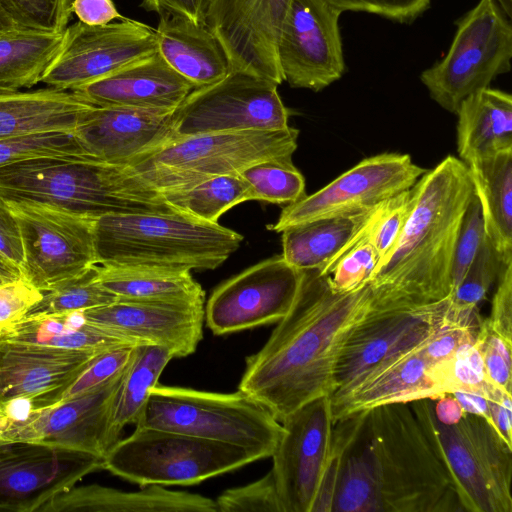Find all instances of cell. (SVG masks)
Returning <instances> with one entry per match:
<instances>
[{"label":"cell","mask_w":512,"mask_h":512,"mask_svg":"<svg viewBox=\"0 0 512 512\" xmlns=\"http://www.w3.org/2000/svg\"><path fill=\"white\" fill-rule=\"evenodd\" d=\"M19 26L15 23V21L10 17V15L5 11V9L0 5V35L9 32Z\"/></svg>","instance_id":"cell-62"},{"label":"cell","mask_w":512,"mask_h":512,"mask_svg":"<svg viewBox=\"0 0 512 512\" xmlns=\"http://www.w3.org/2000/svg\"><path fill=\"white\" fill-rule=\"evenodd\" d=\"M9 91H16V90H10V89H6V88L0 87V93H2V92H9Z\"/></svg>","instance_id":"cell-64"},{"label":"cell","mask_w":512,"mask_h":512,"mask_svg":"<svg viewBox=\"0 0 512 512\" xmlns=\"http://www.w3.org/2000/svg\"><path fill=\"white\" fill-rule=\"evenodd\" d=\"M341 13L326 0H291L277 56L283 80L292 88L319 92L345 73Z\"/></svg>","instance_id":"cell-17"},{"label":"cell","mask_w":512,"mask_h":512,"mask_svg":"<svg viewBox=\"0 0 512 512\" xmlns=\"http://www.w3.org/2000/svg\"><path fill=\"white\" fill-rule=\"evenodd\" d=\"M42 296L43 292L22 278L0 284V336L7 327L24 318Z\"/></svg>","instance_id":"cell-52"},{"label":"cell","mask_w":512,"mask_h":512,"mask_svg":"<svg viewBox=\"0 0 512 512\" xmlns=\"http://www.w3.org/2000/svg\"><path fill=\"white\" fill-rule=\"evenodd\" d=\"M291 0H209L205 24L220 42L231 71L280 85L277 46Z\"/></svg>","instance_id":"cell-20"},{"label":"cell","mask_w":512,"mask_h":512,"mask_svg":"<svg viewBox=\"0 0 512 512\" xmlns=\"http://www.w3.org/2000/svg\"><path fill=\"white\" fill-rule=\"evenodd\" d=\"M156 51L155 30L135 20L101 26L79 21L64 30L61 48L41 82L73 91Z\"/></svg>","instance_id":"cell-14"},{"label":"cell","mask_w":512,"mask_h":512,"mask_svg":"<svg viewBox=\"0 0 512 512\" xmlns=\"http://www.w3.org/2000/svg\"><path fill=\"white\" fill-rule=\"evenodd\" d=\"M364 432L378 469L384 512L463 511L452 478L409 403L369 410Z\"/></svg>","instance_id":"cell-5"},{"label":"cell","mask_w":512,"mask_h":512,"mask_svg":"<svg viewBox=\"0 0 512 512\" xmlns=\"http://www.w3.org/2000/svg\"><path fill=\"white\" fill-rule=\"evenodd\" d=\"M504 267L497 251L486 237L465 276L447 297V315L467 323L480 322L483 318L479 305L498 280Z\"/></svg>","instance_id":"cell-39"},{"label":"cell","mask_w":512,"mask_h":512,"mask_svg":"<svg viewBox=\"0 0 512 512\" xmlns=\"http://www.w3.org/2000/svg\"><path fill=\"white\" fill-rule=\"evenodd\" d=\"M512 25L495 0L479 2L456 22L445 56L422 71L430 98L456 114L470 95L511 70Z\"/></svg>","instance_id":"cell-10"},{"label":"cell","mask_w":512,"mask_h":512,"mask_svg":"<svg viewBox=\"0 0 512 512\" xmlns=\"http://www.w3.org/2000/svg\"><path fill=\"white\" fill-rule=\"evenodd\" d=\"M447 308V307H446ZM481 324L465 323L445 317L422 347V352L430 365H436L451 358L460 348L477 340Z\"/></svg>","instance_id":"cell-50"},{"label":"cell","mask_w":512,"mask_h":512,"mask_svg":"<svg viewBox=\"0 0 512 512\" xmlns=\"http://www.w3.org/2000/svg\"><path fill=\"white\" fill-rule=\"evenodd\" d=\"M215 505L216 512H283L271 470L255 482L227 489Z\"/></svg>","instance_id":"cell-46"},{"label":"cell","mask_w":512,"mask_h":512,"mask_svg":"<svg viewBox=\"0 0 512 512\" xmlns=\"http://www.w3.org/2000/svg\"><path fill=\"white\" fill-rule=\"evenodd\" d=\"M477 342L480 347L487 380L493 386L511 393L512 343L492 332L483 319Z\"/></svg>","instance_id":"cell-51"},{"label":"cell","mask_w":512,"mask_h":512,"mask_svg":"<svg viewBox=\"0 0 512 512\" xmlns=\"http://www.w3.org/2000/svg\"><path fill=\"white\" fill-rule=\"evenodd\" d=\"M97 264L174 271L213 270L243 235L180 214H117L94 221Z\"/></svg>","instance_id":"cell-4"},{"label":"cell","mask_w":512,"mask_h":512,"mask_svg":"<svg viewBox=\"0 0 512 512\" xmlns=\"http://www.w3.org/2000/svg\"><path fill=\"white\" fill-rule=\"evenodd\" d=\"M239 174L248 182L252 200L287 206L306 195L305 179L293 161H263Z\"/></svg>","instance_id":"cell-41"},{"label":"cell","mask_w":512,"mask_h":512,"mask_svg":"<svg viewBox=\"0 0 512 512\" xmlns=\"http://www.w3.org/2000/svg\"><path fill=\"white\" fill-rule=\"evenodd\" d=\"M277 87L266 79L235 71L196 87L173 112V139L215 132L286 129L290 111Z\"/></svg>","instance_id":"cell-11"},{"label":"cell","mask_w":512,"mask_h":512,"mask_svg":"<svg viewBox=\"0 0 512 512\" xmlns=\"http://www.w3.org/2000/svg\"><path fill=\"white\" fill-rule=\"evenodd\" d=\"M434 412L436 418L446 425L458 422L464 414L460 403L452 393L434 399Z\"/></svg>","instance_id":"cell-58"},{"label":"cell","mask_w":512,"mask_h":512,"mask_svg":"<svg viewBox=\"0 0 512 512\" xmlns=\"http://www.w3.org/2000/svg\"><path fill=\"white\" fill-rule=\"evenodd\" d=\"M71 11L79 21L90 26H101L115 19H124L112 0H73Z\"/></svg>","instance_id":"cell-57"},{"label":"cell","mask_w":512,"mask_h":512,"mask_svg":"<svg viewBox=\"0 0 512 512\" xmlns=\"http://www.w3.org/2000/svg\"><path fill=\"white\" fill-rule=\"evenodd\" d=\"M0 256L19 269L23 262V249L18 224L7 202L0 196Z\"/></svg>","instance_id":"cell-55"},{"label":"cell","mask_w":512,"mask_h":512,"mask_svg":"<svg viewBox=\"0 0 512 512\" xmlns=\"http://www.w3.org/2000/svg\"><path fill=\"white\" fill-rule=\"evenodd\" d=\"M123 373L76 397L36 409L25 421L5 428L0 443L38 442L104 458L120 440L113 429L112 408Z\"/></svg>","instance_id":"cell-19"},{"label":"cell","mask_w":512,"mask_h":512,"mask_svg":"<svg viewBox=\"0 0 512 512\" xmlns=\"http://www.w3.org/2000/svg\"><path fill=\"white\" fill-rule=\"evenodd\" d=\"M387 202L284 229L282 257L299 270H318L329 275L338 259L370 233Z\"/></svg>","instance_id":"cell-27"},{"label":"cell","mask_w":512,"mask_h":512,"mask_svg":"<svg viewBox=\"0 0 512 512\" xmlns=\"http://www.w3.org/2000/svg\"><path fill=\"white\" fill-rule=\"evenodd\" d=\"M134 349L135 346H120L98 353L61 394L58 402L76 397L122 374L133 358Z\"/></svg>","instance_id":"cell-47"},{"label":"cell","mask_w":512,"mask_h":512,"mask_svg":"<svg viewBox=\"0 0 512 512\" xmlns=\"http://www.w3.org/2000/svg\"><path fill=\"white\" fill-rule=\"evenodd\" d=\"M259 459L257 453L238 446L135 426L105 455L103 469L141 487L193 485Z\"/></svg>","instance_id":"cell-9"},{"label":"cell","mask_w":512,"mask_h":512,"mask_svg":"<svg viewBox=\"0 0 512 512\" xmlns=\"http://www.w3.org/2000/svg\"><path fill=\"white\" fill-rule=\"evenodd\" d=\"M0 339L93 352H102L120 346H136L121 336L88 322L83 317L82 311L25 316L7 327Z\"/></svg>","instance_id":"cell-33"},{"label":"cell","mask_w":512,"mask_h":512,"mask_svg":"<svg viewBox=\"0 0 512 512\" xmlns=\"http://www.w3.org/2000/svg\"><path fill=\"white\" fill-rule=\"evenodd\" d=\"M118 298L98 281V264L49 291L26 316H46L85 311L115 302Z\"/></svg>","instance_id":"cell-40"},{"label":"cell","mask_w":512,"mask_h":512,"mask_svg":"<svg viewBox=\"0 0 512 512\" xmlns=\"http://www.w3.org/2000/svg\"><path fill=\"white\" fill-rule=\"evenodd\" d=\"M424 345V344H423ZM422 346L407 351L330 395L333 421L378 406L444 395Z\"/></svg>","instance_id":"cell-26"},{"label":"cell","mask_w":512,"mask_h":512,"mask_svg":"<svg viewBox=\"0 0 512 512\" xmlns=\"http://www.w3.org/2000/svg\"><path fill=\"white\" fill-rule=\"evenodd\" d=\"M452 394L464 412L481 415L490 422L487 400L483 395L468 391H456Z\"/></svg>","instance_id":"cell-59"},{"label":"cell","mask_w":512,"mask_h":512,"mask_svg":"<svg viewBox=\"0 0 512 512\" xmlns=\"http://www.w3.org/2000/svg\"><path fill=\"white\" fill-rule=\"evenodd\" d=\"M299 130L215 132L173 139L128 164L161 192L207 177L239 174L263 161H292Z\"/></svg>","instance_id":"cell-8"},{"label":"cell","mask_w":512,"mask_h":512,"mask_svg":"<svg viewBox=\"0 0 512 512\" xmlns=\"http://www.w3.org/2000/svg\"><path fill=\"white\" fill-rule=\"evenodd\" d=\"M98 353L0 339V402L24 396L37 409L55 405Z\"/></svg>","instance_id":"cell-23"},{"label":"cell","mask_w":512,"mask_h":512,"mask_svg":"<svg viewBox=\"0 0 512 512\" xmlns=\"http://www.w3.org/2000/svg\"><path fill=\"white\" fill-rule=\"evenodd\" d=\"M209 0H142L141 6L159 15L183 17L197 24H205Z\"/></svg>","instance_id":"cell-56"},{"label":"cell","mask_w":512,"mask_h":512,"mask_svg":"<svg viewBox=\"0 0 512 512\" xmlns=\"http://www.w3.org/2000/svg\"><path fill=\"white\" fill-rule=\"evenodd\" d=\"M162 193L180 213L207 223H218L226 211L252 200L250 186L240 174L207 177Z\"/></svg>","instance_id":"cell-38"},{"label":"cell","mask_w":512,"mask_h":512,"mask_svg":"<svg viewBox=\"0 0 512 512\" xmlns=\"http://www.w3.org/2000/svg\"><path fill=\"white\" fill-rule=\"evenodd\" d=\"M22 242L21 278L41 292L97 264L94 221L44 204L6 201Z\"/></svg>","instance_id":"cell-12"},{"label":"cell","mask_w":512,"mask_h":512,"mask_svg":"<svg viewBox=\"0 0 512 512\" xmlns=\"http://www.w3.org/2000/svg\"><path fill=\"white\" fill-rule=\"evenodd\" d=\"M71 0H0V5L21 28L64 32Z\"/></svg>","instance_id":"cell-44"},{"label":"cell","mask_w":512,"mask_h":512,"mask_svg":"<svg viewBox=\"0 0 512 512\" xmlns=\"http://www.w3.org/2000/svg\"><path fill=\"white\" fill-rule=\"evenodd\" d=\"M446 307L447 298L410 310L370 311L342 344L333 393L425 344L441 325Z\"/></svg>","instance_id":"cell-21"},{"label":"cell","mask_w":512,"mask_h":512,"mask_svg":"<svg viewBox=\"0 0 512 512\" xmlns=\"http://www.w3.org/2000/svg\"><path fill=\"white\" fill-rule=\"evenodd\" d=\"M103 460L38 442L0 443V512H38L54 496L103 469Z\"/></svg>","instance_id":"cell-15"},{"label":"cell","mask_w":512,"mask_h":512,"mask_svg":"<svg viewBox=\"0 0 512 512\" xmlns=\"http://www.w3.org/2000/svg\"><path fill=\"white\" fill-rule=\"evenodd\" d=\"M304 270L282 255L259 262L214 289L204 319L214 335L278 323L292 307Z\"/></svg>","instance_id":"cell-16"},{"label":"cell","mask_w":512,"mask_h":512,"mask_svg":"<svg viewBox=\"0 0 512 512\" xmlns=\"http://www.w3.org/2000/svg\"><path fill=\"white\" fill-rule=\"evenodd\" d=\"M95 105L74 91L53 87L0 93V139L74 132Z\"/></svg>","instance_id":"cell-29"},{"label":"cell","mask_w":512,"mask_h":512,"mask_svg":"<svg viewBox=\"0 0 512 512\" xmlns=\"http://www.w3.org/2000/svg\"><path fill=\"white\" fill-rule=\"evenodd\" d=\"M485 234L501 263H512V149L468 162Z\"/></svg>","instance_id":"cell-32"},{"label":"cell","mask_w":512,"mask_h":512,"mask_svg":"<svg viewBox=\"0 0 512 512\" xmlns=\"http://www.w3.org/2000/svg\"><path fill=\"white\" fill-rule=\"evenodd\" d=\"M456 115L457 151L465 164L512 149V96L487 87L460 105Z\"/></svg>","instance_id":"cell-31"},{"label":"cell","mask_w":512,"mask_h":512,"mask_svg":"<svg viewBox=\"0 0 512 512\" xmlns=\"http://www.w3.org/2000/svg\"><path fill=\"white\" fill-rule=\"evenodd\" d=\"M412 192L406 225L368 282L371 311L410 310L452 293L456 242L474 195L469 169L449 155L427 170Z\"/></svg>","instance_id":"cell-2"},{"label":"cell","mask_w":512,"mask_h":512,"mask_svg":"<svg viewBox=\"0 0 512 512\" xmlns=\"http://www.w3.org/2000/svg\"><path fill=\"white\" fill-rule=\"evenodd\" d=\"M174 358L167 349L152 345L135 346L133 358L124 371L112 408V425L118 435L127 425H136L151 389L167 364Z\"/></svg>","instance_id":"cell-36"},{"label":"cell","mask_w":512,"mask_h":512,"mask_svg":"<svg viewBox=\"0 0 512 512\" xmlns=\"http://www.w3.org/2000/svg\"><path fill=\"white\" fill-rule=\"evenodd\" d=\"M485 239L481 207L474 193L463 216L456 242L452 266V292L465 276Z\"/></svg>","instance_id":"cell-48"},{"label":"cell","mask_w":512,"mask_h":512,"mask_svg":"<svg viewBox=\"0 0 512 512\" xmlns=\"http://www.w3.org/2000/svg\"><path fill=\"white\" fill-rule=\"evenodd\" d=\"M371 311L369 285L340 292L328 275L304 270L296 299L265 345L246 358L238 390L281 422L335 390V368L350 331Z\"/></svg>","instance_id":"cell-1"},{"label":"cell","mask_w":512,"mask_h":512,"mask_svg":"<svg viewBox=\"0 0 512 512\" xmlns=\"http://www.w3.org/2000/svg\"><path fill=\"white\" fill-rule=\"evenodd\" d=\"M63 42V32L15 28L0 35V87L30 88L41 79Z\"/></svg>","instance_id":"cell-35"},{"label":"cell","mask_w":512,"mask_h":512,"mask_svg":"<svg viewBox=\"0 0 512 512\" xmlns=\"http://www.w3.org/2000/svg\"><path fill=\"white\" fill-rule=\"evenodd\" d=\"M330 396L301 406L280 423L281 437L271 455L283 512H310L330 450L333 427Z\"/></svg>","instance_id":"cell-18"},{"label":"cell","mask_w":512,"mask_h":512,"mask_svg":"<svg viewBox=\"0 0 512 512\" xmlns=\"http://www.w3.org/2000/svg\"><path fill=\"white\" fill-rule=\"evenodd\" d=\"M155 38L163 60L195 87L216 82L231 72L220 42L206 24L163 14Z\"/></svg>","instance_id":"cell-30"},{"label":"cell","mask_w":512,"mask_h":512,"mask_svg":"<svg viewBox=\"0 0 512 512\" xmlns=\"http://www.w3.org/2000/svg\"><path fill=\"white\" fill-rule=\"evenodd\" d=\"M412 206V188L389 199L383 213L368 234V239L380 256V264L395 247L409 218Z\"/></svg>","instance_id":"cell-49"},{"label":"cell","mask_w":512,"mask_h":512,"mask_svg":"<svg viewBox=\"0 0 512 512\" xmlns=\"http://www.w3.org/2000/svg\"><path fill=\"white\" fill-rule=\"evenodd\" d=\"M0 196L92 220L117 214L184 215L132 166L90 157H37L2 166Z\"/></svg>","instance_id":"cell-3"},{"label":"cell","mask_w":512,"mask_h":512,"mask_svg":"<svg viewBox=\"0 0 512 512\" xmlns=\"http://www.w3.org/2000/svg\"><path fill=\"white\" fill-rule=\"evenodd\" d=\"M135 426L173 431L271 457L282 424L241 391L216 393L156 385Z\"/></svg>","instance_id":"cell-7"},{"label":"cell","mask_w":512,"mask_h":512,"mask_svg":"<svg viewBox=\"0 0 512 512\" xmlns=\"http://www.w3.org/2000/svg\"><path fill=\"white\" fill-rule=\"evenodd\" d=\"M490 423L495 431L512 449V396L511 393L492 386L485 395Z\"/></svg>","instance_id":"cell-54"},{"label":"cell","mask_w":512,"mask_h":512,"mask_svg":"<svg viewBox=\"0 0 512 512\" xmlns=\"http://www.w3.org/2000/svg\"><path fill=\"white\" fill-rule=\"evenodd\" d=\"M204 306L189 303L117 299L82 311L88 322L138 345L161 346L174 356L195 352L203 337Z\"/></svg>","instance_id":"cell-22"},{"label":"cell","mask_w":512,"mask_h":512,"mask_svg":"<svg viewBox=\"0 0 512 512\" xmlns=\"http://www.w3.org/2000/svg\"><path fill=\"white\" fill-rule=\"evenodd\" d=\"M330 4L334 5L342 12L354 11V12H367V7L363 0H326ZM368 13V12H367Z\"/></svg>","instance_id":"cell-61"},{"label":"cell","mask_w":512,"mask_h":512,"mask_svg":"<svg viewBox=\"0 0 512 512\" xmlns=\"http://www.w3.org/2000/svg\"><path fill=\"white\" fill-rule=\"evenodd\" d=\"M37 157L90 156L85 153L73 132H48L0 139V167Z\"/></svg>","instance_id":"cell-43"},{"label":"cell","mask_w":512,"mask_h":512,"mask_svg":"<svg viewBox=\"0 0 512 512\" xmlns=\"http://www.w3.org/2000/svg\"><path fill=\"white\" fill-rule=\"evenodd\" d=\"M172 113L94 106L74 130L85 153L130 164L173 140Z\"/></svg>","instance_id":"cell-24"},{"label":"cell","mask_w":512,"mask_h":512,"mask_svg":"<svg viewBox=\"0 0 512 512\" xmlns=\"http://www.w3.org/2000/svg\"><path fill=\"white\" fill-rule=\"evenodd\" d=\"M98 281L118 299L205 303V292L190 271L98 264Z\"/></svg>","instance_id":"cell-34"},{"label":"cell","mask_w":512,"mask_h":512,"mask_svg":"<svg viewBox=\"0 0 512 512\" xmlns=\"http://www.w3.org/2000/svg\"><path fill=\"white\" fill-rule=\"evenodd\" d=\"M38 512H216L215 500L200 494L146 485L125 492L91 484L73 487L47 501Z\"/></svg>","instance_id":"cell-28"},{"label":"cell","mask_w":512,"mask_h":512,"mask_svg":"<svg viewBox=\"0 0 512 512\" xmlns=\"http://www.w3.org/2000/svg\"><path fill=\"white\" fill-rule=\"evenodd\" d=\"M484 321L492 332L512 343V263L500 272L490 316Z\"/></svg>","instance_id":"cell-53"},{"label":"cell","mask_w":512,"mask_h":512,"mask_svg":"<svg viewBox=\"0 0 512 512\" xmlns=\"http://www.w3.org/2000/svg\"><path fill=\"white\" fill-rule=\"evenodd\" d=\"M426 171L408 154L365 158L317 192L285 206L270 229L281 233L312 220L374 207L412 188Z\"/></svg>","instance_id":"cell-13"},{"label":"cell","mask_w":512,"mask_h":512,"mask_svg":"<svg viewBox=\"0 0 512 512\" xmlns=\"http://www.w3.org/2000/svg\"><path fill=\"white\" fill-rule=\"evenodd\" d=\"M380 264V256L368 235L346 252L331 269L330 285L340 292H350L368 284Z\"/></svg>","instance_id":"cell-45"},{"label":"cell","mask_w":512,"mask_h":512,"mask_svg":"<svg viewBox=\"0 0 512 512\" xmlns=\"http://www.w3.org/2000/svg\"><path fill=\"white\" fill-rule=\"evenodd\" d=\"M331 512H384L379 473L364 429L342 460Z\"/></svg>","instance_id":"cell-37"},{"label":"cell","mask_w":512,"mask_h":512,"mask_svg":"<svg viewBox=\"0 0 512 512\" xmlns=\"http://www.w3.org/2000/svg\"><path fill=\"white\" fill-rule=\"evenodd\" d=\"M445 464L463 511L512 512V449L483 416L464 412L450 425L435 416L434 399L409 403Z\"/></svg>","instance_id":"cell-6"},{"label":"cell","mask_w":512,"mask_h":512,"mask_svg":"<svg viewBox=\"0 0 512 512\" xmlns=\"http://www.w3.org/2000/svg\"><path fill=\"white\" fill-rule=\"evenodd\" d=\"M504 13L511 18L512 17V0H495Z\"/></svg>","instance_id":"cell-63"},{"label":"cell","mask_w":512,"mask_h":512,"mask_svg":"<svg viewBox=\"0 0 512 512\" xmlns=\"http://www.w3.org/2000/svg\"><path fill=\"white\" fill-rule=\"evenodd\" d=\"M430 374L444 394L468 391L485 397L493 386L487 380L477 340L446 361L430 366Z\"/></svg>","instance_id":"cell-42"},{"label":"cell","mask_w":512,"mask_h":512,"mask_svg":"<svg viewBox=\"0 0 512 512\" xmlns=\"http://www.w3.org/2000/svg\"><path fill=\"white\" fill-rule=\"evenodd\" d=\"M20 278V269L0 256V284L12 282Z\"/></svg>","instance_id":"cell-60"},{"label":"cell","mask_w":512,"mask_h":512,"mask_svg":"<svg viewBox=\"0 0 512 512\" xmlns=\"http://www.w3.org/2000/svg\"><path fill=\"white\" fill-rule=\"evenodd\" d=\"M194 88L156 51L73 91L95 106L172 113Z\"/></svg>","instance_id":"cell-25"}]
</instances>
